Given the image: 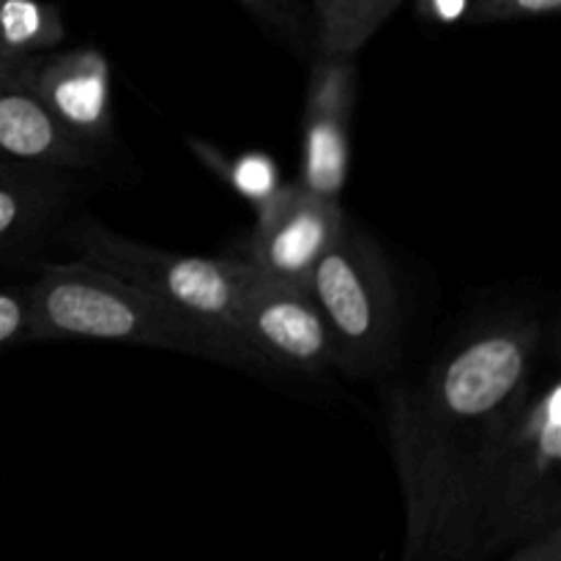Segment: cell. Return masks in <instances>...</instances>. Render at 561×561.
I'll return each mask as SVG.
<instances>
[{
	"label": "cell",
	"instance_id": "6da1fadb",
	"mask_svg": "<svg viewBox=\"0 0 561 561\" xmlns=\"http://www.w3.org/2000/svg\"><path fill=\"white\" fill-rule=\"evenodd\" d=\"M27 340H99L274 370L239 334L85 261L47 263L25 290Z\"/></svg>",
	"mask_w": 561,
	"mask_h": 561
},
{
	"label": "cell",
	"instance_id": "7a4b0ae2",
	"mask_svg": "<svg viewBox=\"0 0 561 561\" xmlns=\"http://www.w3.org/2000/svg\"><path fill=\"white\" fill-rule=\"evenodd\" d=\"M383 431L405 504L400 561H480L485 474L463 433L438 422L409 381L383 392Z\"/></svg>",
	"mask_w": 561,
	"mask_h": 561
},
{
	"label": "cell",
	"instance_id": "3957f363",
	"mask_svg": "<svg viewBox=\"0 0 561 561\" xmlns=\"http://www.w3.org/2000/svg\"><path fill=\"white\" fill-rule=\"evenodd\" d=\"M485 474L480 553L540 535L561 520V383L526 389L510 409L477 427L471 444Z\"/></svg>",
	"mask_w": 561,
	"mask_h": 561
},
{
	"label": "cell",
	"instance_id": "277c9868",
	"mask_svg": "<svg viewBox=\"0 0 561 561\" xmlns=\"http://www.w3.org/2000/svg\"><path fill=\"white\" fill-rule=\"evenodd\" d=\"M307 288L327 321L334 367L376 373L392 365L400 351V301L387 255L370 233L345 217Z\"/></svg>",
	"mask_w": 561,
	"mask_h": 561
},
{
	"label": "cell",
	"instance_id": "5b68a950",
	"mask_svg": "<svg viewBox=\"0 0 561 561\" xmlns=\"http://www.w3.org/2000/svg\"><path fill=\"white\" fill-rule=\"evenodd\" d=\"M540 329L535 321H499L471 334L427 370L420 387L427 409L453 431H477L529 389Z\"/></svg>",
	"mask_w": 561,
	"mask_h": 561
},
{
	"label": "cell",
	"instance_id": "8992f818",
	"mask_svg": "<svg viewBox=\"0 0 561 561\" xmlns=\"http://www.w3.org/2000/svg\"><path fill=\"white\" fill-rule=\"evenodd\" d=\"M69 244L77 252V261L93 263L115 277L129 279L241 337L239 312H236V257H203L159 250L96 222L77 225L69 236Z\"/></svg>",
	"mask_w": 561,
	"mask_h": 561
},
{
	"label": "cell",
	"instance_id": "52a82bcc",
	"mask_svg": "<svg viewBox=\"0 0 561 561\" xmlns=\"http://www.w3.org/2000/svg\"><path fill=\"white\" fill-rule=\"evenodd\" d=\"M236 312L241 337L274 370L318 376L334 367L327 321L305 285L268 277L247 257H236Z\"/></svg>",
	"mask_w": 561,
	"mask_h": 561
},
{
	"label": "cell",
	"instance_id": "ba28073f",
	"mask_svg": "<svg viewBox=\"0 0 561 561\" xmlns=\"http://www.w3.org/2000/svg\"><path fill=\"white\" fill-rule=\"evenodd\" d=\"M255 214L247 261L268 277L307 288L345 225L340 201L312 195L301 184H283Z\"/></svg>",
	"mask_w": 561,
	"mask_h": 561
},
{
	"label": "cell",
	"instance_id": "9c48e42d",
	"mask_svg": "<svg viewBox=\"0 0 561 561\" xmlns=\"http://www.w3.org/2000/svg\"><path fill=\"white\" fill-rule=\"evenodd\" d=\"M11 69L75 140L96 148L113 135V80L104 53L47 49L16 60Z\"/></svg>",
	"mask_w": 561,
	"mask_h": 561
},
{
	"label": "cell",
	"instance_id": "30bf717a",
	"mask_svg": "<svg viewBox=\"0 0 561 561\" xmlns=\"http://www.w3.org/2000/svg\"><path fill=\"white\" fill-rule=\"evenodd\" d=\"M356 104L354 58L321 55L312 66L301 118L299 181L307 192L340 201L351 170V115Z\"/></svg>",
	"mask_w": 561,
	"mask_h": 561
},
{
	"label": "cell",
	"instance_id": "8fae6325",
	"mask_svg": "<svg viewBox=\"0 0 561 561\" xmlns=\"http://www.w3.org/2000/svg\"><path fill=\"white\" fill-rule=\"evenodd\" d=\"M93 159V148L75 140L49 115L11 64H0V162L60 173L88 168Z\"/></svg>",
	"mask_w": 561,
	"mask_h": 561
},
{
	"label": "cell",
	"instance_id": "7c38bea8",
	"mask_svg": "<svg viewBox=\"0 0 561 561\" xmlns=\"http://www.w3.org/2000/svg\"><path fill=\"white\" fill-rule=\"evenodd\" d=\"M58 173L0 162V255L31 241L58 211Z\"/></svg>",
	"mask_w": 561,
	"mask_h": 561
},
{
	"label": "cell",
	"instance_id": "4fadbf2b",
	"mask_svg": "<svg viewBox=\"0 0 561 561\" xmlns=\"http://www.w3.org/2000/svg\"><path fill=\"white\" fill-rule=\"evenodd\" d=\"M403 0H316L321 55L354 58Z\"/></svg>",
	"mask_w": 561,
	"mask_h": 561
},
{
	"label": "cell",
	"instance_id": "5bb4252c",
	"mask_svg": "<svg viewBox=\"0 0 561 561\" xmlns=\"http://www.w3.org/2000/svg\"><path fill=\"white\" fill-rule=\"evenodd\" d=\"M66 38L64 16L47 0H0V64L58 49Z\"/></svg>",
	"mask_w": 561,
	"mask_h": 561
},
{
	"label": "cell",
	"instance_id": "9a60e30c",
	"mask_svg": "<svg viewBox=\"0 0 561 561\" xmlns=\"http://www.w3.org/2000/svg\"><path fill=\"white\" fill-rule=\"evenodd\" d=\"M192 146H195L197 157H201L214 173L222 175L225 184H228L236 195L244 197L252 208L263 206V203L283 186V181H279V168L274 164V159L268 157V153L247 151L239 153L236 159H228L214 146H206V142L192 140Z\"/></svg>",
	"mask_w": 561,
	"mask_h": 561
},
{
	"label": "cell",
	"instance_id": "2e32d148",
	"mask_svg": "<svg viewBox=\"0 0 561 561\" xmlns=\"http://www.w3.org/2000/svg\"><path fill=\"white\" fill-rule=\"evenodd\" d=\"M561 0H471V22H513L529 20V16L557 14Z\"/></svg>",
	"mask_w": 561,
	"mask_h": 561
},
{
	"label": "cell",
	"instance_id": "e0dca14e",
	"mask_svg": "<svg viewBox=\"0 0 561 561\" xmlns=\"http://www.w3.org/2000/svg\"><path fill=\"white\" fill-rule=\"evenodd\" d=\"M31 334V310L25 290H0V348L27 340Z\"/></svg>",
	"mask_w": 561,
	"mask_h": 561
},
{
	"label": "cell",
	"instance_id": "ac0fdd59",
	"mask_svg": "<svg viewBox=\"0 0 561 561\" xmlns=\"http://www.w3.org/2000/svg\"><path fill=\"white\" fill-rule=\"evenodd\" d=\"M504 561H561V520L542 529L540 535L518 542Z\"/></svg>",
	"mask_w": 561,
	"mask_h": 561
},
{
	"label": "cell",
	"instance_id": "d6986e66",
	"mask_svg": "<svg viewBox=\"0 0 561 561\" xmlns=\"http://www.w3.org/2000/svg\"><path fill=\"white\" fill-rule=\"evenodd\" d=\"M422 11H425L431 20L453 22L469 11V0H422Z\"/></svg>",
	"mask_w": 561,
	"mask_h": 561
},
{
	"label": "cell",
	"instance_id": "ffe728a7",
	"mask_svg": "<svg viewBox=\"0 0 561 561\" xmlns=\"http://www.w3.org/2000/svg\"><path fill=\"white\" fill-rule=\"evenodd\" d=\"M239 3H244L247 9L255 11V14H261V16H277L279 14V5L274 3V0H239Z\"/></svg>",
	"mask_w": 561,
	"mask_h": 561
},
{
	"label": "cell",
	"instance_id": "44dd1931",
	"mask_svg": "<svg viewBox=\"0 0 561 561\" xmlns=\"http://www.w3.org/2000/svg\"><path fill=\"white\" fill-rule=\"evenodd\" d=\"M274 3H277V5H283V3H285V0H274Z\"/></svg>",
	"mask_w": 561,
	"mask_h": 561
}]
</instances>
